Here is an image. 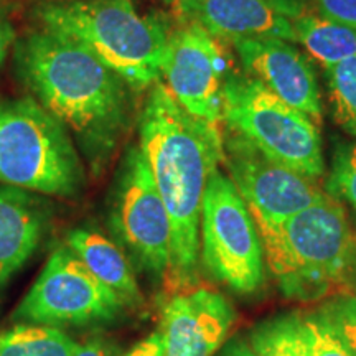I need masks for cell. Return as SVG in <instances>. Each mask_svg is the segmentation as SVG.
Segmentation results:
<instances>
[{
  "instance_id": "12",
  "label": "cell",
  "mask_w": 356,
  "mask_h": 356,
  "mask_svg": "<svg viewBox=\"0 0 356 356\" xmlns=\"http://www.w3.org/2000/svg\"><path fill=\"white\" fill-rule=\"evenodd\" d=\"M181 22H191L221 42L279 38L296 43L293 20L309 12L307 0H177Z\"/></svg>"
},
{
  "instance_id": "25",
  "label": "cell",
  "mask_w": 356,
  "mask_h": 356,
  "mask_svg": "<svg viewBox=\"0 0 356 356\" xmlns=\"http://www.w3.org/2000/svg\"><path fill=\"white\" fill-rule=\"evenodd\" d=\"M122 356H165V341H163L162 332L157 330L150 333Z\"/></svg>"
},
{
  "instance_id": "5",
  "label": "cell",
  "mask_w": 356,
  "mask_h": 356,
  "mask_svg": "<svg viewBox=\"0 0 356 356\" xmlns=\"http://www.w3.org/2000/svg\"><path fill=\"white\" fill-rule=\"evenodd\" d=\"M0 184L63 198L84 186L68 129L32 97L0 104Z\"/></svg>"
},
{
  "instance_id": "14",
  "label": "cell",
  "mask_w": 356,
  "mask_h": 356,
  "mask_svg": "<svg viewBox=\"0 0 356 356\" xmlns=\"http://www.w3.org/2000/svg\"><path fill=\"white\" fill-rule=\"evenodd\" d=\"M244 74L256 79L286 104L322 121L323 104L314 66L291 42L279 38L234 43Z\"/></svg>"
},
{
  "instance_id": "17",
  "label": "cell",
  "mask_w": 356,
  "mask_h": 356,
  "mask_svg": "<svg viewBox=\"0 0 356 356\" xmlns=\"http://www.w3.org/2000/svg\"><path fill=\"white\" fill-rule=\"evenodd\" d=\"M293 37L325 70L356 55V29L327 19L320 12L309 10L297 17Z\"/></svg>"
},
{
  "instance_id": "18",
  "label": "cell",
  "mask_w": 356,
  "mask_h": 356,
  "mask_svg": "<svg viewBox=\"0 0 356 356\" xmlns=\"http://www.w3.org/2000/svg\"><path fill=\"white\" fill-rule=\"evenodd\" d=\"M79 343L50 325L17 323L0 333V356H73Z\"/></svg>"
},
{
  "instance_id": "1",
  "label": "cell",
  "mask_w": 356,
  "mask_h": 356,
  "mask_svg": "<svg viewBox=\"0 0 356 356\" xmlns=\"http://www.w3.org/2000/svg\"><path fill=\"white\" fill-rule=\"evenodd\" d=\"M222 129L186 113L163 81L150 88L139 119V145L170 216L165 280L172 291L197 287L202 203L208 180L222 163Z\"/></svg>"
},
{
  "instance_id": "3",
  "label": "cell",
  "mask_w": 356,
  "mask_h": 356,
  "mask_svg": "<svg viewBox=\"0 0 356 356\" xmlns=\"http://www.w3.org/2000/svg\"><path fill=\"white\" fill-rule=\"evenodd\" d=\"M252 220L267 267L287 299L315 302L345 293L356 238L340 200L327 195L284 221Z\"/></svg>"
},
{
  "instance_id": "10",
  "label": "cell",
  "mask_w": 356,
  "mask_h": 356,
  "mask_svg": "<svg viewBox=\"0 0 356 356\" xmlns=\"http://www.w3.org/2000/svg\"><path fill=\"white\" fill-rule=\"evenodd\" d=\"M225 42L191 22L178 20L168 29L162 61L163 84L178 104L193 118L225 127V84L231 61Z\"/></svg>"
},
{
  "instance_id": "20",
  "label": "cell",
  "mask_w": 356,
  "mask_h": 356,
  "mask_svg": "<svg viewBox=\"0 0 356 356\" xmlns=\"http://www.w3.org/2000/svg\"><path fill=\"white\" fill-rule=\"evenodd\" d=\"M325 78L333 119L356 137V55L325 70Z\"/></svg>"
},
{
  "instance_id": "23",
  "label": "cell",
  "mask_w": 356,
  "mask_h": 356,
  "mask_svg": "<svg viewBox=\"0 0 356 356\" xmlns=\"http://www.w3.org/2000/svg\"><path fill=\"white\" fill-rule=\"evenodd\" d=\"M320 310L330 320L351 356H356V296L341 293L332 297Z\"/></svg>"
},
{
  "instance_id": "19",
  "label": "cell",
  "mask_w": 356,
  "mask_h": 356,
  "mask_svg": "<svg viewBox=\"0 0 356 356\" xmlns=\"http://www.w3.org/2000/svg\"><path fill=\"white\" fill-rule=\"evenodd\" d=\"M251 348L256 356H312L304 317L286 314L257 325L251 333Z\"/></svg>"
},
{
  "instance_id": "13",
  "label": "cell",
  "mask_w": 356,
  "mask_h": 356,
  "mask_svg": "<svg viewBox=\"0 0 356 356\" xmlns=\"http://www.w3.org/2000/svg\"><path fill=\"white\" fill-rule=\"evenodd\" d=\"M234 320L233 305L222 293L204 287L178 291L162 309L159 330L165 356H215Z\"/></svg>"
},
{
  "instance_id": "7",
  "label": "cell",
  "mask_w": 356,
  "mask_h": 356,
  "mask_svg": "<svg viewBox=\"0 0 356 356\" xmlns=\"http://www.w3.org/2000/svg\"><path fill=\"white\" fill-rule=\"evenodd\" d=\"M200 259L213 279L238 293L256 292L264 282V251L256 222L231 178L220 168L203 195Z\"/></svg>"
},
{
  "instance_id": "27",
  "label": "cell",
  "mask_w": 356,
  "mask_h": 356,
  "mask_svg": "<svg viewBox=\"0 0 356 356\" xmlns=\"http://www.w3.org/2000/svg\"><path fill=\"white\" fill-rule=\"evenodd\" d=\"M13 40H15L13 26L10 22H8L6 13L0 10V65L6 61L8 51H10Z\"/></svg>"
},
{
  "instance_id": "29",
  "label": "cell",
  "mask_w": 356,
  "mask_h": 356,
  "mask_svg": "<svg viewBox=\"0 0 356 356\" xmlns=\"http://www.w3.org/2000/svg\"><path fill=\"white\" fill-rule=\"evenodd\" d=\"M165 2H168V3H173V2H177V0H165Z\"/></svg>"
},
{
  "instance_id": "24",
  "label": "cell",
  "mask_w": 356,
  "mask_h": 356,
  "mask_svg": "<svg viewBox=\"0 0 356 356\" xmlns=\"http://www.w3.org/2000/svg\"><path fill=\"white\" fill-rule=\"evenodd\" d=\"M317 7L327 19L356 29V0H317Z\"/></svg>"
},
{
  "instance_id": "6",
  "label": "cell",
  "mask_w": 356,
  "mask_h": 356,
  "mask_svg": "<svg viewBox=\"0 0 356 356\" xmlns=\"http://www.w3.org/2000/svg\"><path fill=\"white\" fill-rule=\"evenodd\" d=\"M222 122L275 162L314 180L323 175V144L317 122L248 74H229Z\"/></svg>"
},
{
  "instance_id": "4",
  "label": "cell",
  "mask_w": 356,
  "mask_h": 356,
  "mask_svg": "<svg viewBox=\"0 0 356 356\" xmlns=\"http://www.w3.org/2000/svg\"><path fill=\"white\" fill-rule=\"evenodd\" d=\"M37 17L43 30L79 43L136 91L162 78L168 26L142 17L132 0H47Z\"/></svg>"
},
{
  "instance_id": "28",
  "label": "cell",
  "mask_w": 356,
  "mask_h": 356,
  "mask_svg": "<svg viewBox=\"0 0 356 356\" xmlns=\"http://www.w3.org/2000/svg\"><path fill=\"white\" fill-rule=\"evenodd\" d=\"M218 356H256L254 351H252L251 345H248L246 341L239 340V338H234L226 343L222 348L218 351Z\"/></svg>"
},
{
  "instance_id": "16",
  "label": "cell",
  "mask_w": 356,
  "mask_h": 356,
  "mask_svg": "<svg viewBox=\"0 0 356 356\" xmlns=\"http://www.w3.org/2000/svg\"><path fill=\"white\" fill-rule=\"evenodd\" d=\"M66 246L124 302V305L140 307L144 304L131 262L122 248L113 239L96 229L76 228L66 236Z\"/></svg>"
},
{
  "instance_id": "11",
  "label": "cell",
  "mask_w": 356,
  "mask_h": 356,
  "mask_svg": "<svg viewBox=\"0 0 356 356\" xmlns=\"http://www.w3.org/2000/svg\"><path fill=\"white\" fill-rule=\"evenodd\" d=\"M222 163L252 216L284 221L327 197L314 178L262 154L251 142L226 129Z\"/></svg>"
},
{
  "instance_id": "21",
  "label": "cell",
  "mask_w": 356,
  "mask_h": 356,
  "mask_svg": "<svg viewBox=\"0 0 356 356\" xmlns=\"http://www.w3.org/2000/svg\"><path fill=\"white\" fill-rule=\"evenodd\" d=\"M327 190L330 197L348 203L356 215V144H340L335 149Z\"/></svg>"
},
{
  "instance_id": "26",
  "label": "cell",
  "mask_w": 356,
  "mask_h": 356,
  "mask_svg": "<svg viewBox=\"0 0 356 356\" xmlns=\"http://www.w3.org/2000/svg\"><path fill=\"white\" fill-rule=\"evenodd\" d=\"M73 356H119V348L104 338H92L84 345L79 343V348Z\"/></svg>"
},
{
  "instance_id": "15",
  "label": "cell",
  "mask_w": 356,
  "mask_h": 356,
  "mask_svg": "<svg viewBox=\"0 0 356 356\" xmlns=\"http://www.w3.org/2000/svg\"><path fill=\"white\" fill-rule=\"evenodd\" d=\"M48 211L30 191L0 184V289L42 243Z\"/></svg>"
},
{
  "instance_id": "9",
  "label": "cell",
  "mask_w": 356,
  "mask_h": 356,
  "mask_svg": "<svg viewBox=\"0 0 356 356\" xmlns=\"http://www.w3.org/2000/svg\"><path fill=\"white\" fill-rule=\"evenodd\" d=\"M109 222L115 239L140 270L167 277L172 222L140 145H132L124 155Z\"/></svg>"
},
{
  "instance_id": "22",
  "label": "cell",
  "mask_w": 356,
  "mask_h": 356,
  "mask_svg": "<svg viewBox=\"0 0 356 356\" xmlns=\"http://www.w3.org/2000/svg\"><path fill=\"white\" fill-rule=\"evenodd\" d=\"M304 323L309 333L312 356H351L350 350L322 310L307 315Z\"/></svg>"
},
{
  "instance_id": "2",
  "label": "cell",
  "mask_w": 356,
  "mask_h": 356,
  "mask_svg": "<svg viewBox=\"0 0 356 356\" xmlns=\"http://www.w3.org/2000/svg\"><path fill=\"white\" fill-rule=\"evenodd\" d=\"M25 83L40 104L89 152H109L127 115V84L86 48L48 30L30 33L19 47Z\"/></svg>"
},
{
  "instance_id": "8",
  "label": "cell",
  "mask_w": 356,
  "mask_h": 356,
  "mask_svg": "<svg viewBox=\"0 0 356 356\" xmlns=\"http://www.w3.org/2000/svg\"><path fill=\"white\" fill-rule=\"evenodd\" d=\"M124 302L101 282L68 246L58 248L30 291L13 310L15 323H109L122 315Z\"/></svg>"
}]
</instances>
